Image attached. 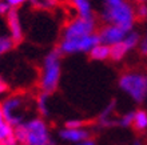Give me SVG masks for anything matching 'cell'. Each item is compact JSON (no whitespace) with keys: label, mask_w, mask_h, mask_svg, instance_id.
Returning <instances> with one entry per match:
<instances>
[{"label":"cell","mask_w":147,"mask_h":145,"mask_svg":"<svg viewBox=\"0 0 147 145\" xmlns=\"http://www.w3.org/2000/svg\"><path fill=\"white\" fill-rule=\"evenodd\" d=\"M11 8H19L20 5H23L24 3H27L28 0H5Z\"/></svg>","instance_id":"cell-26"},{"label":"cell","mask_w":147,"mask_h":145,"mask_svg":"<svg viewBox=\"0 0 147 145\" xmlns=\"http://www.w3.org/2000/svg\"><path fill=\"white\" fill-rule=\"evenodd\" d=\"M132 129L138 133H143L147 130V109L144 108H136L134 109V117H132Z\"/></svg>","instance_id":"cell-16"},{"label":"cell","mask_w":147,"mask_h":145,"mask_svg":"<svg viewBox=\"0 0 147 145\" xmlns=\"http://www.w3.org/2000/svg\"><path fill=\"white\" fill-rule=\"evenodd\" d=\"M130 145H144V142H143V140H142V138L138 137V138H134Z\"/></svg>","instance_id":"cell-28"},{"label":"cell","mask_w":147,"mask_h":145,"mask_svg":"<svg viewBox=\"0 0 147 145\" xmlns=\"http://www.w3.org/2000/svg\"><path fill=\"white\" fill-rule=\"evenodd\" d=\"M130 1H132V3H147V0H130Z\"/></svg>","instance_id":"cell-29"},{"label":"cell","mask_w":147,"mask_h":145,"mask_svg":"<svg viewBox=\"0 0 147 145\" xmlns=\"http://www.w3.org/2000/svg\"><path fill=\"white\" fill-rule=\"evenodd\" d=\"M95 32H98V21L95 19V16H92V17L76 16L75 19H72L64 25L60 39L83 37V36L95 33Z\"/></svg>","instance_id":"cell-7"},{"label":"cell","mask_w":147,"mask_h":145,"mask_svg":"<svg viewBox=\"0 0 147 145\" xmlns=\"http://www.w3.org/2000/svg\"><path fill=\"white\" fill-rule=\"evenodd\" d=\"M87 55L94 61L110 60V57H111V47L107 45V44H103V43H98Z\"/></svg>","instance_id":"cell-15"},{"label":"cell","mask_w":147,"mask_h":145,"mask_svg":"<svg viewBox=\"0 0 147 145\" xmlns=\"http://www.w3.org/2000/svg\"><path fill=\"white\" fill-rule=\"evenodd\" d=\"M13 132L16 140L23 144L56 145V137L51 132L48 121L38 115L13 128Z\"/></svg>","instance_id":"cell-2"},{"label":"cell","mask_w":147,"mask_h":145,"mask_svg":"<svg viewBox=\"0 0 147 145\" xmlns=\"http://www.w3.org/2000/svg\"><path fill=\"white\" fill-rule=\"evenodd\" d=\"M19 141L15 137L13 128L5 120L3 112L0 109V145H18Z\"/></svg>","instance_id":"cell-14"},{"label":"cell","mask_w":147,"mask_h":145,"mask_svg":"<svg viewBox=\"0 0 147 145\" xmlns=\"http://www.w3.org/2000/svg\"><path fill=\"white\" fill-rule=\"evenodd\" d=\"M0 109L9 125L16 128L28 118L36 116L35 96L20 91L7 93L0 100Z\"/></svg>","instance_id":"cell-1"},{"label":"cell","mask_w":147,"mask_h":145,"mask_svg":"<svg viewBox=\"0 0 147 145\" xmlns=\"http://www.w3.org/2000/svg\"><path fill=\"white\" fill-rule=\"evenodd\" d=\"M75 145H96V142L94 141L92 138H88V140H86V141H82V142L75 144Z\"/></svg>","instance_id":"cell-27"},{"label":"cell","mask_w":147,"mask_h":145,"mask_svg":"<svg viewBox=\"0 0 147 145\" xmlns=\"http://www.w3.org/2000/svg\"><path fill=\"white\" fill-rule=\"evenodd\" d=\"M99 41L98 32L83 37H74V39H60L58 44V48L63 56L68 55H78V53H88L94 47Z\"/></svg>","instance_id":"cell-6"},{"label":"cell","mask_w":147,"mask_h":145,"mask_svg":"<svg viewBox=\"0 0 147 145\" xmlns=\"http://www.w3.org/2000/svg\"><path fill=\"white\" fill-rule=\"evenodd\" d=\"M140 39H142V36H140V33L138 31L135 29L130 31L127 33V36L122 41H119L118 44L111 47V57H110V60H112L114 63L122 61L130 52H132L134 49L138 48Z\"/></svg>","instance_id":"cell-8"},{"label":"cell","mask_w":147,"mask_h":145,"mask_svg":"<svg viewBox=\"0 0 147 145\" xmlns=\"http://www.w3.org/2000/svg\"><path fill=\"white\" fill-rule=\"evenodd\" d=\"M62 57L63 55L58 48L51 49L43 57L42 68L38 79L39 91L54 95L58 91L62 79Z\"/></svg>","instance_id":"cell-5"},{"label":"cell","mask_w":147,"mask_h":145,"mask_svg":"<svg viewBox=\"0 0 147 145\" xmlns=\"http://www.w3.org/2000/svg\"><path fill=\"white\" fill-rule=\"evenodd\" d=\"M51 97H52L51 93L42 91H39L38 95L35 96L36 115L46 118V120H48L51 117V112H52V109H51Z\"/></svg>","instance_id":"cell-13"},{"label":"cell","mask_w":147,"mask_h":145,"mask_svg":"<svg viewBox=\"0 0 147 145\" xmlns=\"http://www.w3.org/2000/svg\"><path fill=\"white\" fill-rule=\"evenodd\" d=\"M13 47H16L12 41V39L8 35H0V59L4 55H7L8 52H11L13 49Z\"/></svg>","instance_id":"cell-20"},{"label":"cell","mask_w":147,"mask_h":145,"mask_svg":"<svg viewBox=\"0 0 147 145\" xmlns=\"http://www.w3.org/2000/svg\"><path fill=\"white\" fill-rule=\"evenodd\" d=\"M132 117H134V109L118 115L115 128H119V129H127V128H131L132 126Z\"/></svg>","instance_id":"cell-19"},{"label":"cell","mask_w":147,"mask_h":145,"mask_svg":"<svg viewBox=\"0 0 147 145\" xmlns=\"http://www.w3.org/2000/svg\"><path fill=\"white\" fill-rule=\"evenodd\" d=\"M100 20L103 24H114L127 31L134 29L136 23L135 4L130 0H103Z\"/></svg>","instance_id":"cell-3"},{"label":"cell","mask_w":147,"mask_h":145,"mask_svg":"<svg viewBox=\"0 0 147 145\" xmlns=\"http://www.w3.org/2000/svg\"><path fill=\"white\" fill-rule=\"evenodd\" d=\"M138 52H139L140 56L143 57H147V29H146V33L139 41V45H138Z\"/></svg>","instance_id":"cell-22"},{"label":"cell","mask_w":147,"mask_h":145,"mask_svg":"<svg viewBox=\"0 0 147 145\" xmlns=\"http://www.w3.org/2000/svg\"><path fill=\"white\" fill-rule=\"evenodd\" d=\"M28 1L31 7L38 11H52L60 4L59 0H28Z\"/></svg>","instance_id":"cell-18"},{"label":"cell","mask_w":147,"mask_h":145,"mask_svg":"<svg viewBox=\"0 0 147 145\" xmlns=\"http://www.w3.org/2000/svg\"><path fill=\"white\" fill-rule=\"evenodd\" d=\"M5 24H7L8 36L12 39L15 45L22 44L24 40V29L20 20V13L18 8H11L5 15Z\"/></svg>","instance_id":"cell-10"},{"label":"cell","mask_w":147,"mask_h":145,"mask_svg":"<svg viewBox=\"0 0 147 145\" xmlns=\"http://www.w3.org/2000/svg\"><path fill=\"white\" fill-rule=\"evenodd\" d=\"M116 117H118V100L112 99L98 113L96 118H95V126L99 129L115 128Z\"/></svg>","instance_id":"cell-11"},{"label":"cell","mask_w":147,"mask_h":145,"mask_svg":"<svg viewBox=\"0 0 147 145\" xmlns=\"http://www.w3.org/2000/svg\"><path fill=\"white\" fill-rule=\"evenodd\" d=\"M70 3L75 8L78 16H82V17H92L94 16L91 0H70Z\"/></svg>","instance_id":"cell-17"},{"label":"cell","mask_w":147,"mask_h":145,"mask_svg":"<svg viewBox=\"0 0 147 145\" xmlns=\"http://www.w3.org/2000/svg\"><path fill=\"white\" fill-rule=\"evenodd\" d=\"M18 145H28V144H23V142H19Z\"/></svg>","instance_id":"cell-30"},{"label":"cell","mask_w":147,"mask_h":145,"mask_svg":"<svg viewBox=\"0 0 147 145\" xmlns=\"http://www.w3.org/2000/svg\"><path fill=\"white\" fill-rule=\"evenodd\" d=\"M135 16L136 21H147V3L135 4Z\"/></svg>","instance_id":"cell-21"},{"label":"cell","mask_w":147,"mask_h":145,"mask_svg":"<svg viewBox=\"0 0 147 145\" xmlns=\"http://www.w3.org/2000/svg\"><path fill=\"white\" fill-rule=\"evenodd\" d=\"M118 88L131 103L147 104V72L140 69H127L118 77Z\"/></svg>","instance_id":"cell-4"},{"label":"cell","mask_w":147,"mask_h":145,"mask_svg":"<svg viewBox=\"0 0 147 145\" xmlns=\"http://www.w3.org/2000/svg\"><path fill=\"white\" fill-rule=\"evenodd\" d=\"M56 140L68 145H75L82 141H86L88 138H92V130L87 126H79V128H70L63 126L56 132Z\"/></svg>","instance_id":"cell-9"},{"label":"cell","mask_w":147,"mask_h":145,"mask_svg":"<svg viewBox=\"0 0 147 145\" xmlns=\"http://www.w3.org/2000/svg\"><path fill=\"white\" fill-rule=\"evenodd\" d=\"M8 91H9V84H8L7 80L3 76H0V100L7 95Z\"/></svg>","instance_id":"cell-24"},{"label":"cell","mask_w":147,"mask_h":145,"mask_svg":"<svg viewBox=\"0 0 147 145\" xmlns=\"http://www.w3.org/2000/svg\"><path fill=\"white\" fill-rule=\"evenodd\" d=\"M128 32L130 31L124 29L122 27H118V25H114V24H105L103 27L98 29V36H99V41L100 43L112 47L118 44L119 41H122L127 36Z\"/></svg>","instance_id":"cell-12"},{"label":"cell","mask_w":147,"mask_h":145,"mask_svg":"<svg viewBox=\"0 0 147 145\" xmlns=\"http://www.w3.org/2000/svg\"><path fill=\"white\" fill-rule=\"evenodd\" d=\"M9 9H11L9 4H8L5 0H0V16H5Z\"/></svg>","instance_id":"cell-25"},{"label":"cell","mask_w":147,"mask_h":145,"mask_svg":"<svg viewBox=\"0 0 147 145\" xmlns=\"http://www.w3.org/2000/svg\"><path fill=\"white\" fill-rule=\"evenodd\" d=\"M63 126H70V128H79V126H84V121L80 118H68Z\"/></svg>","instance_id":"cell-23"}]
</instances>
